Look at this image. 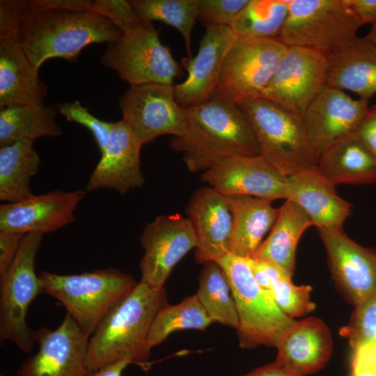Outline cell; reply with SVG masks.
Wrapping results in <instances>:
<instances>
[{"label":"cell","mask_w":376,"mask_h":376,"mask_svg":"<svg viewBox=\"0 0 376 376\" xmlns=\"http://www.w3.org/2000/svg\"><path fill=\"white\" fill-rule=\"evenodd\" d=\"M185 134L170 146L182 152L192 173L208 170L228 157L260 155L253 131L240 107L215 94L207 102L185 108Z\"/></svg>","instance_id":"obj_1"},{"label":"cell","mask_w":376,"mask_h":376,"mask_svg":"<svg viewBox=\"0 0 376 376\" xmlns=\"http://www.w3.org/2000/svg\"><path fill=\"white\" fill-rule=\"evenodd\" d=\"M164 288L142 281L102 320L90 337L86 365L89 373L122 359L148 367V336L158 311L166 304Z\"/></svg>","instance_id":"obj_2"},{"label":"cell","mask_w":376,"mask_h":376,"mask_svg":"<svg viewBox=\"0 0 376 376\" xmlns=\"http://www.w3.org/2000/svg\"><path fill=\"white\" fill-rule=\"evenodd\" d=\"M121 36L111 19L93 10H30L17 38L39 69L45 61L53 58L75 62L88 45L110 44Z\"/></svg>","instance_id":"obj_3"},{"label":"cell","mask_w":376,"mask_h":376,"mask_svg":"<svg viewBox=\"0 0 376 376\" xmlns=\"http://www.w3.org/2000/svg\"><path fill=\"white\" fill-rule=\"evenodd\" d=\"M38 277L44 293L61 303L89 338L138 283L131 275L115 267L64 275L42 271Z\"/></svg>","instance_id":"obj_4"},{"label":"cell","mask_w":376,"mask_h":376,"mask_svg":"<svg viewBox=\"0 0 376 376\" xmlns=\"http://www.w3.org/2000/svg\"><path fill=\"white\" fill-rule=\"evenodd\" d=\"M239 106L250 123L260 155L280 173L288 177L317 167L320 156L302 117L263 97Z\"/></svg>","instance_id":"obj_5"},{"label":"cell","mask_w":376,"mask_h":376,"mask_svg":"<svg viewBox=\"0 0 376 376\" xmlns=\"http://www.w3.org/2000/svg\"><path fill=\"white\" fill-rule=\"evenodd\" d=\"M226 273L235 302L239 345L276 347L295 321L278 307L269 291L255 280L245 258L228 253L217 261Z\"/></svg>","instance_id":"obj_6"},{"label":"cell","mask_w":376,"mask_h":376,"mask_svg":"<svg viewBox=\"0 0 376 376\" xmlns=\"http://www.w3.org/2000/svg\"><path fill=\"white\" fill-rule=\"evenodd\" d=\"M360 26L345 0H290L279 38L329 56L357 38Z\"/></svg>","instance_id":"obj_7"},{"label":"cell","mask_w":376,"mask_h":376,"mask_svg":"<svg viewBox=\"0 0 376 376\" xmlns=\"http://www.w3.org/2000/svg\"><path fill=\"white\" fill-rule=\"evenodd\" d=\"M43 234H26L16 257L6 273L0 276V341L10 340L29 353L35 344L36 331L27 324L28 308L44 293L35 272L37 254Z\"/></svg>","instance_id":"obj_8"},{"label":"cell","mask_w":376,"mask_h":376,"mask_svg":"<svg viewBox=\"0 0 376 376\" xmlns=\"http://www.w3.org/2000/svg\"><path fill=\"white\" fill-rule=\"evenodd\" d=\"M101 63L116 71L130 86L174 85V79L182 74L169 47L162 43L159 31L152 22L144 21L117 41L107 44Z\"/></svg>","instance_id":"obj_9"},{"label":"cell","mask_w":376,"mask_h":376,"mask_svg":"<svg viewBox=\"0 0 376 376\" xmlns=\"http://www.w3.org/2000/svg\"><path fill=\"white\" fill-rule=\"evenodd\" d=\"M287 48L279 38L237 37L224 58L214 94L237 105L259 97Z\"/></svg>","instance_id":"obj_10"},{"label":"cell","mask_w":376,"mask_h":376,"mask_svg":"<svg viewBox=\"0 0 376 376\" xmlns=\"http://www.w3.org/2000/svg\"><path fill=\"white\" fill-rule=\"evenodd\" d=\"M123 120L142 145L159 136H182L186 131L185 108L176 101L174 85L131 86L120 97Z\"/></svg>","instance_id":"obj_11"},{"label":"cell","mask_w":376,"mask_h":376,"mask_svg":"<svg viewBox=\"0 0 376 376\" xmlns=\"http://www.w3.org/2000/svg\"><path fill=\"white\" fill-rule=\"evenodd\" d=\"M329 56L322 53L288 46L271 81L259 97L269 100L303 116L327 86Z\"/></svg>","instance_id":"obj_12"},{"label":"cell","mask_w":376,"mask_h":376,"mask_svg":"<svg viewBox=\"0 0 376 376\" xmlns=\"http://www.w3.org/2000/svg\"><path fill=\"white\" fill-rule=\"evenodd\" d=\"M140 242L144 249L139 263L141 281L152 288H164L178 263L196 246L194 228L179 214L157 216L148 223Z\"/></svg>","instance_id":"obj_13"},{"label":"cell","mask_w":376,"mask_h":376,"mask_svg":"<svg viewBox=\"0 0 376 376\" xmlns=\"http://www.w3.org/2000/svg\"><path fill=\"white\" fill-rule=\"evenodd\" d=\"M89 338L66 313L56 329L42 327L36 331L39 349L24 361L17 376H88Z\"/></svg>","instance_id":"obj_14"},{"label":"cell","mask_w":376,"mask_h":376,"mask_svg":"<svg viewBox=\"0 0 376 376\" xmlns=\"http://www.w3.org/2000/svg\"><path fill=\"white\" fill-rule=\"evenodd\" d=\"M333 278L356 306L376 295V249L363 247L338 229H320Z\"/></svg>","instance_id":"obj_15"},{"label":"cell","mask_w":376,"mask_h":376,"mask_svg":"<svg viewBox=\"0 0 376 376\" xmlns=\"http://www.w3.org/2000/svg\"><path fill=\"white\" fill-rule=\"evenodd\" d=\"M201 179L224 196L286 198L287 177L261 155L228 157L203 172Z\"/></svg>","instance_id":"obj_16"},{"label":"cell","mask_w":376,"mask_h":376,"mask_svg":"<svg viewBox=\"0 0 376 376\" xmlns=\"http://www.w3.org/2000/svg\"><path fill=\"white\" fill-rule=\"evenodd\" d=\"M369 101L353 99L343 91L326 86L314 98L302 119L319 156L336 141L356 132Z\"/></svg>","instance_id":"obj_17"},{"label":"cell","mask_w":376,"mask_h":376,"mask_svg":"<svg viewBox=\"0 0 376 376\" xmlns=\"http://www.w3.org/2000/svg\"><path fill=\"white\" fill-rule=\"evenodd\" d=\"M205 27L196 55L182 59L187 79L174 84L176 101L182 108L203 104L213 96L224 58L237 38L229 26Z\"/></svg>","instance_id":"obj_18"},{"label":"cell","mask_w":376,"mask_h":376,"mask_svg":"<svg viewBox=\"0 0 376 376\" xmlns=\"http://www.w3.org/2000/svg\"><path fill=\"white\" fill-rule=\"evenodd\" d=\"M86 191L55 190L0 205V231L51 233L72 224Z\"/></svg>","instance_id":"obj_19"},{"label":"cell","mask_w":376,"mask_h":376,"mask_svg":"<svg viewBox=\"0 0 376 376\" xmlns=\"http://www.w3.org/2000/svg\"><path fill=\"white\" fill-rule=\"evenodd\" d=\"M186 212L196 237L197 263L217 262L230 253L233 215L226 196L202 187L191 197Z\"/></svg>","instance_id":"obj_20"},{"label":"cell","mask_w":376,"mask_h":376,"mask_svg":"<svg viewBox=\"0 0 376 376\" xmlns=\"http://www.w3.org/2000/svg\"><path fill=\"white\" fill-rule=\"evenodd\" d=\"M143 145L122 119L113 122L107 145L86 185L88 191L113 189L125 194L144 183L140 151Z\"/></svg>","instance_id":"obj_21"},{"label":"cell","mask_w":376,"mask_h":376,"mask_svg":"<svg viewBox=\"0 0 376 376\" xmlns=\"http://www.w3.org/2000/svg\"><path fill=\"white\" fill-rule=\"evenodd\" d=\"M285 200L300 206L318 230L343 228L352 212V205L338 196L335 185L317 167L287 177Z\"/></svg>","instance_id":"obj_22"},{"label":"cell","mask_w":376,"mask_h":376,"mask_svg":"<svg viewBox=\"0 0 376 376\" xmlns=\"http://www.w3.org/2000/svg\"><path fill=\"white\" fill-rule=\"evenodd\" d=\"M276 347L275 361L299 376H305L327 364L333 351V341L326 324L311 317L295 321Z\"/></svg>","instance_id":"obj_23"},{"label":"cell","mask_w":376,"mask_h":376,"mask_svg":"<svg viewBox=\"0 0 376 376\" xmlns=\"http://www.w3.org/2000/svg\"><path fill=\"white\" fill-rule=\"evenodd\" d=\"M38 70L17 36L0 39V109L44 105L47 87L40 79Z\"/></svg>","instance_id":"obj_24"},{"label":"cell","mask_w":376,"mask_h":376,"mask_svg":"<svg viewBox=\"0 0 376 376\" xmlns=\"http://www.w3.org/2000/svg\"><path fill=\"white\" fill-rule=\"evenodd\" d=\"M327 85L369 101L376 94V45L366 36L329 56Z\"/></svg>","instance_id":"obj_25"},{"label":"cell","mask_w":376,"mask_h":376,"mask_svg":"<svg viewBox=\"0 0 376 376\" xmlns=\"http://www.w3.org/2000/svg\"><path fill=\"white\" fill-rule=\"evenodd\" d=\"M233 215L230 253L251 258L262 244L265 235L272 229L279 208L271 200L244 195L226 196Z\"/></svg>","instance_id":"obj_26"},{"label":"cell","mask_w":376,"mask_h":376,"mask_svg":"<svg viewBox=\"0 0 376 376\" xmlns=\"http://www.w3.org/2000/svg\"><path fill=\"white\" fill-rule=\"evenodd\" d=\"M317 169L335 185L376 182V157L356 132L343 137L324 151Z\"/></svg>","instance_id":"obj_27"},{"label":"cell","mask_w":376,"mask_h":376,"mask_svg":"<svg viewBox=\"0 0 376 376\" xmlns=\"http://www.w3.org/2000/svg\"><path fill=\"white\" fill-rule=\"evenodd\" d=\"M313 226L306 212L290 200L279 207L276 220L267 237L252 256L272 263L292 278L297 246L304 232Z\"/></svg>","instance_id":"obj_28"},{"label":"cell","mask_w":376,"mask_h":376,"mask_svg":"<svg viewBox=\"0 0 376 376\" xmlns=\"http://www.w3.org/2000/svg\"><path fill=\"white\" fill-rule=\"evenodd\" d=\"M40 164L33 142L21 141L0 147V200L16 203L33 196L31 178Z\"/></svg>","instance_id":"obj_29"},{"label":"cell","mask_w":376,"mask_h":376,"mask_svg":"<svg viewBox=\"0 0 376 376\" xmlns=\"http://www.w3.org/2000/svg\"><path fill=\"white\" fill-rule=\"evenodd\" d=\"M56 111L45 105H18L0 110V147L21 141L33 142L43 136L58 137L62 128Z\"/></svg>","instance_id":"obj_30"},{"label":"cell","mask_w":376,"mask_h":376,"mask_svg":"<svg viewBox=\"0 0 376 376\" xmlns=\"http://www.w3.org/2000/svg\"><path fill=\"white\" fill-rule=\"evenodd\" d=\"M196 295L212 322L237 329L239 318L228 277L216 261L204 264Z\"/></svg>","instance_id":"obj_31"},{"label":"cell","mask_w":376,"mask_h":376,"mask_svg":"<svg viewBox=\"0 0 376 376\" xmlns=\"http://www.w3.org/2000/svg\"><path fill=\"white\" fill-rule=\"evenodd\" d=\"M289 3L290 0H249L229 26L237 37L279 38Z\"/></svg>","instance_id":"obj_32"},{"label":"cell","mask_w":376,"mask_h":376,"mask_svg":"<svg viewBox=\"0 0 376 376\" xmlns=\"http://www.w3.org/2000/svg\"><path fill=\"white\" fill-rule=\"evenodd\" d=\"M212 323L196 295L175 305H164L156 315L148 336L150 349L161 344L173 332L183 329L204 331Z\"/></svg>","instance_id":"obj_33"},{"label":"cell","mask_w":376,"mask_h":376,"mask_svg":"<svg viewBox=\"0 0 376 376\" xmlns=\"http://www.w3.org/2000/svg\"><path fill=\"white\" fill-rule=\"evenodd\" d=\"M132 8L144 22L161 21L176 29L182 36L188 58L191 33L196 21L198 0H131Z\"/></svg>","instance_id":"obj_34"},{"label":"cell","mask_w":376,"mask_h":376,"mask_svg":"<svg viewBox=\"0 0 376 376\" xmlns=\"http://www.w3.org/2000/svg\"><path fill=\"white\" fill-rule=\"evenodd\" d=\"M312 288L310 285H296L290 278H286L274 285L269 294L280 310L289 318L304 316L315 308V304L311 300L310 294Z\"/></svg>","instance_id":"obj_35"},{"label":"cell","mask_w":376,"mask_h":376,"mask_svg":"<svg viewBox=\"0 0 376 376\" xmlns=\"http://www.w3.org/2000/svg\"><path fill=\"white\" fill-rule=\"evenodd\" d=\"M340 334L348 339L351 347L366 343L376 345V295L354 306Z\"/></svg>","instance_id":"obj_36"},{"label":"cell","mask_w":376,"mask_h":376,"mask_svg":"<svg viewBox=\"0 0 376 376\" xmlns=\"http://www.w3.org/2000/svg\"><path fill=\"white\" fill-rule=\"evenodd\" d=\"M249 0H198L196 20L205 26H230Z\"/></svg>","instance_id":"obj_37"},{"label":"cell","mask_w":376,"mask_h":376,"mask_svg":"<svg viewBox=\"0 0 376 376\" xmlns=\"http://www.w3.org/2000/svg\"><path fill=\"white\" fill-rule=\"evenodd\" d=\"M58 110L68 121L77 123L88 128L93 134L100 152L104 151L109 139L113 122L97 118L79 101L60 104Z\"/></svg>","instance_id":"obj_38"},{"label":"cell","mask_w":376,"mask_h":376,"mask_svg":"<svg viewBox=\"0 0 376 376\" xmlns=\"http://www.w3.org/2000/svg\"><path fill=\"white\" fill-rule=\"evenodd\" d=\"M92 10L111 19L122 34L143 22L134 11L130 1L95 0Z\"/></svg>","instance_id":"obj_39"},{"label":"cell","mask_w":376,"mask_h":376,"mask_svg":"<svg viewBox=\"0 0 376 376\" xmlns=\"http://www.w3.org/2000/svg\"><path fill=\"white\" fill-rule=\"evenodd\" d=\"M28 1H0V39L18 35L29 12Z\"/></svg>","instance_id":"obj_40"},{"label":"cell","mask_w":376,"mask_h":376,"mask_svg":"<svg viewBox=\"0 0 376 376\" xmlns=\"http://www.w3.org/2000/svg\"><path fill=\"white\" fill-rule=\"evenodd\" d=\"M245 258L256 282L267 291L283 279L290 278L272 263L253 257Z\"/></svg>","instance_id":"obj_41"},{"label":"cell","mask_w":376,"mask_h":376,"mask_svg":"<svg viewBox=\"0 0 376 376\" xmlns=\"http://www.w3.org/2000/svg\"><path fill=\"white\" fill-rule=\"evenodd\" d=\"M352 348L349 376H376V345L366 343Z\"/></svg>","instance_id":"obj_42"},{"label":"cell","mask_w":376,"mask_h":376,"mask_svg":"<svg viewBox=\"0 0 376 376\" xmlns=\"http://www.w3.org/2000/svg\"><path fill=\"white\" fill-rule=\"evenodd\" d=\"M25 235L0 231V276L4 275L13 263Z\"/></svg>","instance_id":"obj_43"},{"label":"cell","mask_w":376,"mask_h":376,"mask_svg":"<svg viewBox=\"0 0 376 376\" xmlns=\"http://www.w3.org/2000/svg\"><path fill=\"white\" fill-rule=\"evenodd\" d=\"M94 1L90 0H29L31 10H92Z\"/></svg>","instance_id":"obj_44"},{"label":"cell","mask_w":376,"mask_h":376,"mask_svg":"<svg viewBox=\"0 0 376 376\" xmlns=\"http://www.w3.org/2000/svg\"><path fill=\"white\" fill-rule=\"evenodd\" d=\"M356 134L376 157V105L369 107L356 131Z\"/></svg>","instance_id":"obj_45"},{"label":"cell","mask_w":376,"mask_h":376,"mask_svg":"<svg viewBox=\"0 0 376 376\" xmlns=\"http://www.w3.org/2000/svg\"><path fill=\"white\" fill-rule=\"evenodd\" d=\"M361 26L376 23V0H345Z\"/></svg>","instance_id":"obj_46"},{"label":"cell","mask_w":376,"mask_h":376,"mask_svg":"<svg viewBox=\"0 0 376 376\" xmlns=\"http://www.w3.org/2000/svg\"><path fill=\"white\" fill-rule=\"evenodd\" d=\"M244 376H299L276 361L257 368Z\"/></svg>","instance_id":"obj_47"},{"label":"cell","mask_w":376,"mask_h":376,"mask_svg":"<svg viewBox=\"0 0 376 376\" xmlns=\"http://www.w3.org/2000/svg\"><path fill=\"white\" fill-rule=\"evenodd\" d=\"M130 363V360L122 359L89 373L88 376H122L123 370Z\"/></svg>","instance_id":"obj_48"},{"label":"cell","mask_w":376,"mask_h":376,"mask_svg":"<svg viewBox=\"0 0 376 376\" xmlns=\"http://www.w3.org/2000/svg\"><path fill=\"white\" fill-rule=\"evenodd\" d=\"M366 37L376 45V23L371 25V28Z\"/></svg>","instance_id":"obj_49"},{"label":"cell","mask_w":376,"mask_h":376,"mask_svg":"<svg viewBox=\"0 0 376 376\" xmlns=\"http://www.w3.org/2000/svg\"><path fill=\"white\" fill-rule=\"evenodd\" d=\"M0 376H4L3 374H1Z\"/></svg>","instance_id":"obj_50"}]
</instances>
